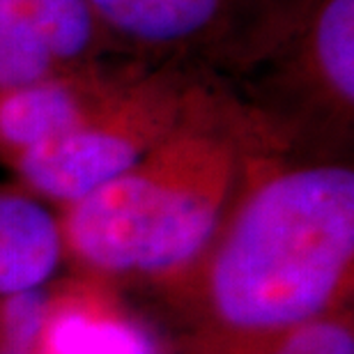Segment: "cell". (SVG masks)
Here are the masks:
<instances>
[{
    "label": "cell",
    "instance_id": "cell-8",
    "mask_svg": "<svg viewBox=\"0 0 354 354\" xmlns=\"http://www.w3.org/2000/svg\"><path fill=\"white\" fill-rule=\"evenodd\" d=\"M51 354H159L143 329L122 320H97L86 313H65L48 327Z\"/></svg>",
    "mask_w": 354,
    "mask_h": 354
},
{
    "label": "cell",
    "instance_id": "cell-2",
    "mask_svg": "<svg viewBox=\"0 0 354 354\" xmlns=\"http://www.w3.org/2000/svg\"><path fill=\"white\" fill-rule=\"evenodd\" d=\"M216 203L196 189L127 173L92 191L69 218L74 249L111 272H166L209 242Z\"/></svg>",
    "mask_w": 354,
    "mask_h": 354
},
{
    "label": "cell",
    "instance_id": "cell-12",
    "mask_svg": "<svg viewBox=\"0 0 354 354\" xmlns=\"http://www.w3.org/2000/svg\"><path fill=\"white\" fill-rule=\"evenodd\" d=\"M274 354H354V341L341 324H301Z\"/></svg>",
    "mask_w": 354,
    "mask_h": 354
},
{
    "label": "cell",
    "instance_id": "cell-4",
    "mask_svg": "<svg viewBox=\"0 0 354 354\" xmlns=\"http://www.w3.org/2000/svg\"><path fill=\"white\" fill-rule=\"evenodd\" d=\"M60 232L53 216L21 196H0V295L44 283L58 265Z\"/></svg>",
    "mask_w": 354,
    "mask_h": 354
},
{
    "label": "cell",
    "instance_id": "cell-9",
    "mask_svg": "<svg viewBox=\"0 0 354 354\" xmlns=\"http://www.w3.org/2000/svg\"><path fill=\"white\" fill-rule=\"evenodd\" d=\"M315 48L322 72L345 99L354 97V0H329L317 21Z\"/></svg>",
    "mask_w": 354,
    "mask_h": 354
},
{
    "label": "cell",
    "instance_id": "cell-1",
    "mask_svg": "<svg viewBox=\"0 0 354 354\" xmlns=\"http://www.w3.org/2000/svg\"><path fill=\"white\" fill-rule=\"evenodd\" d=\"M352 251V171L286 173L239 212L214 263L212 299L237 329L301 327L331 301Z\"/></svg>",
    "mask_w": 354,
    "mask_h": 354
},
{
    "label": "cell",
    "instance_id": "cell-11",
    "mask_svg": "<svg viewBox=\"0 0 354 354\" xmlns=\"http://www.w3.org/2000/svg\"><path fill=\"white\" fill-rule=\"evenodd\" d=\"M46 324V297L39 288L10 295L3 306V334L10 352L28 354Z\"/></svg>",
    "mask_w": 354,
    "mask_h": 354
},
{
    "label": "cell",
    "instance_id": "cell-7",
    "mask_svg": "<svg viewBox=\"0 0 354 354\" xmlns=\"http://www.w3.org/2000/svg\"><path fill=\"white\" fill-rule=\"evenodd\" d=\"M51 60L28 0H0V88L39 83Z\"/></svg>",
    "mask_w": 354,
    "mask_h": 354
},
{
    "label": "cell",
    "instance_id": "cell-13",
    "mask_svg": "<svg viewBox=\"0 0 354 354\" xmlns=\"http://www.w3.org/2000/svg\"><path fill=\"white\" fill-rule=\"evenodd\" d=\"M5 354H19V352H10V350H7V352H5Z\"/></svg>",
    "mask_w": 354,
    "mask_h": 354
},
{
    "label": "cell",
    "instance_id": "cell-5",
    "mask_svg": "<svg viewBox=\"0 0 354 354\" xmlns=\"http://www.w3.org/2000/svg\"><path fill=\"white\" fill-rule=\"evenodd\" d=\"M79 124V106L67 88L32 83L17 88L0 102V136L28 150Z\"/></svg>",
    "mask_w": 354,
    "mask_h": 354
},
{
    "label": "cell",
    "instance_id": "cell-3",
    "mask_svg": "<svg viewBox=\"0 0 354 354\" xmlns=\"http://www.w3.org/2000/svg\"><path fill=\"white\" fill-rule=\"evenodd\" d=\"M138 147L111 131L69 129L44 143L28 147L21 173L41 194L79 203L92 191L131 173Z\"/></svg>",
    "mask_w": 354,
    "mask_h": 354
},
{
    "label": "cell",
    "instance_id": "cell-6",
    "mask_svg": "<svg viewBox=\"0 0 354 354\" xmlns=\"http://www.w3.org/2000/svg\"><path fill=\"white\" fill-rule=\"evenodd\" d=\"M92 10L127 35L173 41L198 32L214 19L221 0H88Z\"/></svg>",
    "mask_w": 354,
    "mask_h": 354
},
{
    "label": "cell",
    "instance_id": "cell-10",
    "mask_svg": "<svg viewBox=\"0 0 354 354\" xmlns=\"http://www.w3.org/2000/svg\"><path fill=\"white\" fill-rule=\"evenodd\" d=\"M51 58H76L92 37L88 0H28Z\"/></svg>",
    "mask_w": 354,
    "mask_h": 354
}]
</instances>
